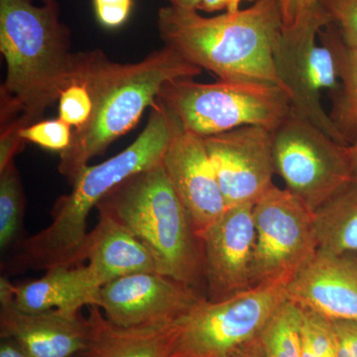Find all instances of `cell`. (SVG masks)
<instances>
[{"mask_svg": "<svg viewBox=\"0 0 357 357\" xmlns=\"http://www.w3.org/2000/svg\"><path fill=\"white\" fill-rule=\"evenodd\" d=\"M202 73L166 45L135 63L114 62L100 49L74 53L70 82L89 89L93 112L61 152L59 172L72 185L91 159L102 156L112 143L135 128L145 110L156 105L164 84Z\"/></svg>", "mask_w": 357, "mask_h": 357, "instance_id": "obj_1", "label": "cell"}, {"mask_svg": "<svg viewBox=\"0 0 357 357\" xmlns=\"http://www.w3.org/2000/svg\"><path fill=\"white\" fill-rule=\"evenodd\" d=\"M157 26L164 45L218 79L262 82L283 89L273 60L283 30L280 0H256L248 8L211 17L196 9L168 6L159 9Z\"/></svg>", "mask_w": 357, "mask_h": 357, "instance_id": "obj_2", "label": "cell"}, {"mask_svg": "<svg viewBox=\"0 0 357 357\" xmlns=\"http://www.w3.org/2000/svg\"><path fill=\"white\" fill-rule=\"evenodd\" d=\"M0 51L7 70L1 126L17 117L31 126L72 81L70 31L58 2L0 0Z\"/></svg>", "mask_w": 357, "mask_h": 357, "instance_id": "obj_3", "label": "cell"}, {"mask_svg": "<svg viewBox=\"0 0 357 357\" xmlns=\"http://www.w3.org/2000/svg\"><path fill=\"white\" fill-rule=\"evenodd\" d=\"M173 131L172 119L156 103L146 126L132 144L102 163L86 167L73 183L72 191L59 197L54 204L50 225L16 244L14 268L48 270L77 266L86 261L91 211L126 178L161 163Z\"/></svg>", "mask_w": 357, "mask_h": 357, "instance_id": "obj_4", "label": "cell"}, {"mask_svg": "<svg viewBox=\"0 0 357 357\" xmlns=\"http://www.w3.org/2000/svg\"><path fill=\"white\" fill-rule=\"evenodd\" d=\"M96 208L121 223L145 246L157 273L199 292L206 291L201 239L162 162L126 178Z\"/></svg>", "mask_w": 357, "mask_h": 357, "instance_id": "obj_5", "label": "cell"}, {"mask_svg": "<svg viewBox=\"0 0 357 357\" xmlns=\"http://www.w3.org/2000/svg\"><path fill=\"white\" fill-rule=\"evenodd\" d=\"M157 102L183 130L199 137L246 126L274 131L291 110L287 93L275 84L225 79L199 83L195 77L164 84Z\"/></svg>", "mask_w": 357, "mask_h": 357, "instance_id": "obj_6", "label": "cell"}, {"mask_svg": "<svg viewBox=\"0 0 357 357\" xmlns=\"http://www.w3.org/2000/svg\"><path fill=\"white\" fill-rule=\"evenodd\" d=\"M288 284H260L218 301L204 298L175 321L171 357H232L260 337L288 301Z\"/></svg>", "mask_w": 357, "mask_h": 357, "instance_id": "obj_7", "label": "cell"}, {"mask_svg": "<svg viewBox=\"0 0 357 357\" xmlns=\"http://www.w3.org/2000/svg\"><path fill=\"white\" fill-rule=\"evenodd\" d=\"M347 147L291 107L273 131L275 171L314 213L354 178Z\"/></svg>", "mask_w": 357, "mask_h": 357, "instance_id": "obj_8", "label": "cell"}, {"mask_svg": "<svg viewBox=\"0 0 357 357\" xmlns=\"http://www.w3.org/2000/svg\"><path fill=\"white\" fill-rule=\"evenodd\" d=\"M326 25L328 21L317 4L299 24L283 28L274 47L275 69L292 109L347 146L321 102L324 91L331 93L338 84L332 52L319 40Z\"/></svg>", "mask_w": 357, "mask_h": 357, "instance_id": "obj_9", "label": "cell"}, {"mask_svg": "<svg viewBox=\"0 0 357 357\" xmlns=\"http://www.w3.org/2000/svg\"><path fill=\"white\" fill-rule=\"evenodd\" d=\"M253 217L252 287L290 283L318 253L314 213L286 188L274 185L253 206Z\"/></svg>", "mask_w": 357, "mask_h": 357, "instance_id": "obj_10", "label": "cell"}, {"mask_svg": "<svg viewBox=\"0 0 357 357\" xmlns=\"http://www.w3.org/2000/svg\"><path fill=\"white\" fill-rule=\"evenodd\" d=\"M204 298L203 293L170 277L143 272L105 284L93 306L115 325L132 328L175 323Z\"/></svg>", "mask_w": 357, "mask_h": 357, "instance_id": "obj_11", "label": "cell"}, {"mask_svg": "<svg viewBox=\"0 0 357 357\" xmlns=\"http://www.w3.org/2000/svg\"><path fill=\"white\" fill-rule=\"evenodd\" d=\"M202 138L227 208L255 204L275 185L273 131L246 126Z\"/></svg>", "mask_w": 357, "mask_h": 357, "instance_id": "obj_12", "label": "cell"}, {"mask_svg": "<svg viewBox=\"0 0 357 357\" xmlns=\"http://www.w3.org/2000/svg\"><path fill=\"white\" fill-rule=\"evenodd\" d=\"M253 206H229L199 236L208 300L225 299L252 287L256 243Z\"/></svg>", "mask_w": 357, "mask_h": 357, "instance_id": "obj_13", "label": "cell"}, {"mask_svg": "<svg viewBox=\"0 0 357 357\" xmlns=\"http://www.w3.org/2000/svg\"><path fill=\"white\" fill-rule=\"evenodd\" d=\"M172 121V139L162 165L199 237L222 217L227 206L203 138Z\"/></svg>", "mask_w": 357, "mask_h": 357, "instance_id": "obj_14", "label": "cell"}, {"mask_svg": "<svg viewBox=\"0 0 357 357\" xmlns=\"http://www.w3.org/2000/svg\"><path fill=\"white\" fill-rule=\"evenodd\" d=\"M13 283L0 279V333L17 340L32 357H74L88 349V318L52 310L21 311L14 303Z\"/></svg>", "mask_w": 357, "mask_h": 357, "instance_id": "obj_15", "label": "cell"}, {"mask_svg": "<svg viewBox=\"0 0 357 357\" xmlns=\"http://www.w3.org/2000/svg\"><path fill=\"white\" fill-rule=\"evenodd\" d=\"M288 299L331 321L357 323V253L319 252L287 286Z\"/></svg>", "mask_w": 357, "mask_h": 357, "instance_id": "obj_16", "label": "cell"}, {"mask_svg": "<svg viewBox=\"0 0 357 357\" xmlns=\"http://www.w3.org/2000/svg\"><path fill=\"white\" fill-rule=\"evenodd\" d=\"M102 285L89 265L57 266L46 270L43 277L11 286L14 303L21 311H58L77 316L82 307L93 306Z\"/></svg>", "mask_w": 357, "mask_h": 357, "instance_id": "obj_17", "label": "cell"}, {"mask_svg": "<svg viewBox=\"0 0 357 357\" xmlns=\"http://www.w3.org/2000/svg\"><path fill=\"white\" fill-rule=\"evenodd\" d=\"M84 259L102 286L128 275L157 272L145 246L121 223L103 213L89 232Z\"/></svg>", "mask_w": 357, "mask_h": 357, "instance_id": "obj_18", "label": "cell"}, {"mask_svg": "<svg viewBox=\"0 0 357 357\" xmlns=\"http://www.w3.org/2000/svg\"><path fill=\"white\" fill-rule=\"evenodd\" d=\"M89 340L84 357H171L176 324L124 328L91 306Z\"/></svg>", "mask_w": 357, "mask_h": 357, "instance_id": "obj_19", "label": "cell"}, {"mask_svg": "<svg viewBox=\"0 0 357 357\" xmlns=\"http://www.w3.org/2000/svg\"><path fill=\"white\" fill-rule=\"evenodd\" d=\"M319 40L332 52L338 77L337 89L328 93V114L349 145L357 139V47L347 46L328 25L319 31Z\"/></svg>", "mask_w": 357, "mask_h": 357, "instance_id": "obj_20", "label": "cell"}, {"mask_svg": "<svg viewBox=\"0 0 357 357\" xmlns=\"http://www.w3.org/2000/svg\"><path fill=\"white\" fill-rule=\"evenodd\" d=\"M314 220L319 252L357 253V180L314 211Z\"/></svg>", "mask_w": 357, "mask_h": 357, "instance_id": "obj_21", "label": "cell"}, {"mask_svg": "<svg viewBox=\"0 0 357 357\" xmlns=\"http://www.w3.org/2000/svg\"><path fill=\"white\" fill-rule=\"evenodd\" d=\"M25 195L20 174L11 162L0 171V248L6 251L20 241Z\"/></svg>", "mask_w": 357, "mask_h": 357, "instance_id": "obj_22", "label": "cell"}, {"mask_svg": "<svg viewBox=\"0 0 357 357\" xmlns=\"http://www.w3.org/2000/svg\"><path fill=\"white\" fill-rule=\"evenodd\" d=\"M301 325L302 309L288 299L260 335L267 357H302Z\"/></svg>", "mask_w": 357, "mask_h": 357, "instance_id": "obj_23", "label": "cell"}, {"mask_svg": "<svg viewBox=\"0 0 357 357\" xmlns=\"http://www.w3.org/2000/svg\"><path fill=\"white\" fill-rule=\"evenodd\" d=\"M302 357H338L337 340L333 321L302 309Z\"/></svg>", "mask_w": 357, "mask_h": 357, "instance_id": "obj_24", "label": "cell"}, {"mask_svg": "<svg viewBox=\"0 0 357 357\" xmlns=\"http://www.w3.org/2000/svg\"><path fill=\"white\" fill-rule=\"evenodd\" d=\"M318 6L342 41L357 47V0H319Z\"/></svg>", "mask_w": 357, "mask_h": 357, "instance_id": "obj_25", "label": "cell"}, {"mask_svg": "<svg viewBox=\"0 0 357 357\" xmlns=\"http://www.w3.org/2000/svg\"><path fill=\"white\" fill-rule=\"evenodd\" d=\"M70 128L72 126L61 119L40 121L21 129L20 135L26 142L34 143L44 149L61 153L72 142Z\"/></svg>", "mask_w": 357, "mask_h": 357, "instance_id": "obj_26", "label": "cell"}, {"mask_svg": "<svg viewBox=\"0 0 357 357\" xmlns=\"http://www.w3.org/2000/svg\"><path fill=\"white\" fill-rule=\"evenodd\" d=\"M93 100L84 84L73 81L59 98V119L70 126L82 128L91 117Z\"/></svg>", "mask_w": 357, "mask_h": 357, "instance_id": "obj_27", "label": "cell"}, {"mask_svg": "<svg viewBox=\"0 0 357 357\" xmlns=\"http://www.w3.org/2000/svg\"><path fill=\"white\" fill-rule=\"evenodd\" d=\"M98 23L107 29L121 27L132 13L133 0H93Z\"/></svg>", "mask_w": 357, "mask_h": 357, "instance_id": "obj_28", "label": "cell"}, {"mask_svg": "<svg viewBox=\"0 0 357 357\" xmlns=\"http://www.w3.org/2000/svg\"><path fill=\"white\" fill-rule=\"evenodd\" d=\"M26 128V124L20 117L1 126V135H0V171L11 162H14V157L22 151L26 141L20 135L21 129Z\"/></svg>", "mask_w": 357, "mask_h": 357, "instance_id": "obj_29", "label": "cell"}, {"mask_svg": "<svg viewBox=\"0 0 357 357\" xmlns=\"http://www.w3.org/2000/svg\"><path fill=\"white\" fill-rule=\"evenodd\" d=\"M337 340L338 357H357V323L333 321Z\"/></svg>", "mask_w": 357, "mask_h": 357, "instance_id": "obj_30", "label": "cell"}, {"mask_svg": "<svg viewBox=\"0 0 357 357\" xmlns=\"http://www.w3.org/2000/svg\"><path fill=\"white\" fill-rule=\"evenodd\" d=\"M283 13V28L299 24L307 14L314 8L319 0H280Z\"/></svg>", "mask_w": 357, "mask_h": 357, "instance_id": "obj_31", "label": "cell"}, {"mask_svg": "<svg viewBox=\"0 0 357 357\" xmlns=\"http://www.w3.org/2000/svg\"><path fill=\"white\" fill-rule=\"evenodd\" d=\"M243 1H253L256 0H201L199 2V11H204V13H213L217 11L225 10L236 11L238 10L239 6Z\"/></svg>", "mask_w": 357, "mask_h": 357, "instance_id": "obj_32", "label": "cell"}, {"mask_svg": "<svg viewBox=\"0 0 357 357\" xmlns=\"http://www.w3.org/2000/svg\"><path fill=\"white\" fill-rule=\"evenodd\" d=\"M0 357H32L22 347L13 337H1L0 342Z\"/></svg>", "mask_w": 357, "mask_h": 357, "instance_id": "obj_33", "label": "cell"}, {"mask_svg": "<svg viewBox=\"0 0 357 357\" xmlns=\"http://www.w3.org/2000/svg\"><path fill=\"white\" fill-rule=\"evenodd\" d=\"M232 357H267L263 349L260 338L239 349Z\"/></svg>", "mask_w": 357, "mask_h": 357, "instance_id": "obj_34", "label": "cell"}, {"mask_svg": "<svg viewBox=\"0 0 357 357\" xmlns=\"http://www.w3.org/2000/svg\"><path fill=\"white\" fill-rule=\"evenodd\" d=\"M347 151L349 164H351L352 176L357 180V139L347 145Z\"/></svg>", "mask_w": 357, "mask_h": 357, "instance_id": "obj_35", "label": "cell"}, {"mask_svg": "<svg viewBox=\"0 0 357 357\" xmlns=\"http://www.w3.org/2000/svg\"><path fill=\"white\" fill-rule=\"evenodd\" d=\"M170 6L184 9H196L199 10L201 0H167Z\"/></svg>", "mask_w": 357, "mask_h": 357, "instance_id": "obj_36", "label": "cell"}, {"mask_svg": "<svg viewBox=\"0 0 357 357\" xmlns=\"http://www.w3.org/2000/svg\"><path fill=\"white\" fill-rule=\"evenodd\" d=\"M74 357H84V352H82V354H77V356H74Z\"/></svg>", "mask_w": 357, "mask_h": 357, "instance_id": "obj_37", "label": "cell"}, {"mask_svg": "<svg viewBox=\"0 0 357 357\" xmlns=\"http://www.w3.org/2000/svg\"><path fill=\"white\" fill-rule=\"evenodd\" d=\"M42 2L50 1V0H41Z\"/></svg>", "mask_w": 357, "mask_h": 357, "instance_id": "obj_38", "label": "cell"}]
</instances>
